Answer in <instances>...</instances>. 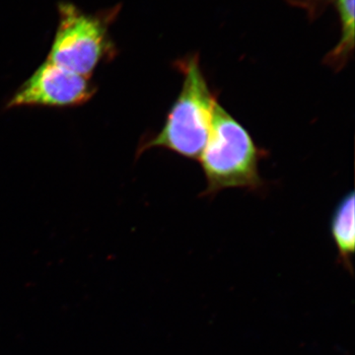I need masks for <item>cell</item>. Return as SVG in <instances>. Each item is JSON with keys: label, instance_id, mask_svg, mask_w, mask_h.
<instances>
[{"label": "cell", "instance_id": "obj_2", "mask_svg": "<svg viewBox=\"0 0 355 355\" xmlns=\"http://www.w3.org/2000/svg\"><path fill=\"white\" fill-rule=\"evenodd\" d=\"M263 153L247 128L217 102L209 139L198 159L207 180L202 196L226 189H261L259 163Z\"/></svg>", "mask_w": 355, "mask_h": 355}, {"label": "cell", "instance_id": "obj_6", "mask_svg": "<svg viewBox=\"0 0 355 355\" xmlns=\"http://www.w3.org/2000/svg\"><path fill=\"white\" fill-rule=\"evenodd\" d=\"M338 10L342 23V36L335 48L324 58V64L336 71L342 70L354 55V0H338Z\"/></svg>", "mask_w": 355, "mask_h": 355}, {"label": "cell", "instance_id": "obj_1", "mask_svg": "<svg viewBox=\"0 0 355 355\" xmlns=\"http://www.w3.org/2000/svg\"><path fill=\"white\" fill-rule=\"evenodd\" d=\"M175 67L184 76L181 92L160 132L141 144L139 154L158 147L198 160L207 146L218 101L203 74L197 53L181 58Z\"/></svg>", "mask_w": 355, "mask_h": 355}, {"label": "cell", "instance_id": "obj_4", "mask_svg": "<svg viewBox=\"0 0 355 355\" xmlns=\"http://www.w3.org/2000/svg\"><path fill=\"white\" fill-rule=\"evenodd\" d=\"M95 93V85L88 77L73 73L46 60L16 91L7 108L80 106L87 103Z\"/></svg>", "mask_w": 355, "mask_h": 355}, {"label": "cell", "instance_id": "obj_5", "mask_svg": "<svg viewBox=\"0 0 355 355\" xmlns=\"http://www.w3.org/2000/svg\"><path fill=\"white\" fill-rule=\"evenodd\" d=\"M354 191H350L334 210L331 219V234L338 248L340 263L352 272V257L355 251Z\"/></svg>", "mask_w": 355, "mask_h": 355}, {"label": "cell", "instance_id": "obj_3", "mask_svg": "<svg viewBox=\"0 0 355 355\" xmlns=\"http://www.w3.org/2000/svg\"><path fill=\"white\" fill-rule=\"evenodd\" d=\"M58 25L46 60L90 78L98 65L114 55L109 22L69 3L58 6Z\"/></svg>", "mask_w": 355, "mask_h": 355}]
</instances>
